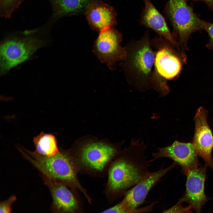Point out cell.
Here are the masks:
<instances>
[{
  "mask_svg": "<svg viewBox=\"0 0 213 213\" xmlns=\"http://www.w3.org/2000/svg\"><path fill=\"white\" fill-rule=\"evenodd\" d=\"M207 112L203 107L198 110L195 117V130L192 143L198 155L213 171V135L208 124Z\"/></svg>",
  "mask_w": 213,
  "mask_h": 213,
  "instance_id": "7c38bea8",
  "label": "cell"
},
{
  "mask_svg": "<svg viewBox=\"0 0 213 213\" xmlns=\"http://www.w3.org/2000/svg\"><path fill=\"white\" fill-rule=\"evenodd\" d=\"M194 1H202L205 2L208 6L213 9V0H192Z\"/></svg>",
  "mask_w": 213,
  "mask_h": 213,
  "instance_id": "603a6c76",
  "label": "cell"
},
{
  "mask_svg": "<svg viewBox=\"0 0 213 213\" xmlns=\"http://www.w3.org/2000/svg\"><path fill=\"white\" fill-rule=\"evenodd\" d=\"M33 142L35 147L34 152L39 155L50 157L59 151L56 137L52 134L42 132L34 138Z\"/></svg>",
  "mask_w": 213,
  "mask_h": 213,
  "instance_id": "e0dca14e",
  "label": "cell"
},
{
  "mask_svg": "<svg viewBox=\"0 0 213 213\" xmlns=\"http://www.w3.org/2000/svg\"><path fill=\"white\" fill-rule=\"evenodd\" d=\"M85 15L91 28L99 32L117 24L116 14L114 9L101 1H91L86 9Z\"/></svg>",
  "mask_w": 213,
  "mask_h": 213,
  "instance_id": "4fadbf2b",
  "label": "cell"
},
{
  "mask_svg": "<svg viewBox=\"0 0 213 213\" xmlns=\"http://www.w3.org/2000/svg\"><path fill=\"white\" fill-rule=\"evenodd\" d=\"M17 148L24 158L41 173L42 177L61 182L73 190L79 191L88 202L92 204V199L78 179V170L70 149H60L56 155L47 157L38 155L20 145Z\"/></svg>",
  "mask_w": 213,
  "mask_h": 213,
  "instance_id": "3957f363",
  "label": "cell"
},
{
  "mask_svg": "<svg viewBox=\"0 0 213 213\" xmlns=\"http://www.w3.org/2000/svg\"><path fill=\"white\" fill-rule=\"evenodd\" d=\"M52 8V18L57 20L64 16L85 10L93 0H48Z\"/></svg>",
  "mask_w": 213,
  "mask_h": 213,
  "instance_id": "2e32d148",
  "label": "cell"
},
{
  "mask_svg": "<svg viewBox=\"0 0 213 213\" xmlns=\"http://www.w3.org/2000/svg\"><path fill=\"white\" fill-rule=\"evenodd\" d=\"M204 166L188 169L184 171L187 176L186 191L181 198L188 204L191 209L196 213H201L204 205L210 198L204 192L206 166Z\"/></svg>",
  "mask_w": 213,
  "mask_h": 213,
  "instance_id": "9c48e42d",
  "label": "cell"
},
{
  "mask_svg": "<svg viewBox=\"0 0 213 213\" xmlns=\"http://www.w3.org/2000/svg\"><path fill=\"white\" fill-rule=\"evenodd\" d=\"M191 209L188 206H187L186 209L183 212V213H192Z\"/></svg>",
  "mask_w": 213,
  "mask_h": 213,
  "instance_id": "cb8c5ba5",
  "label": "cell"
},
{
  "mask_svg": "<svg viewBox=\"0 0 213 213\" xmlns=\"http://www.w3.org/2000/svg\"><path fill=\"white\" fill-rule=\"evenodd\" d=\"M45 41L34 36H14L1 42L0 48V73H7L12 68L28 60Z\"/></svg>",
  "mask_w": 213,
  "mask_h": 213,
  "instance_id": "5b68a950",
  "label": "cell"
},
{
  "mask_svg": "<svg viewBox=\"0 0 213 213\" xmlns=\"http://www.w3.org/2000/svg\"><path fill=\"white\" fill-rule=\"evenodd\" d=\"M183 202L180 199L176 205L162 213H183L187 207L183 206Z\"/></svg>",
  "mask_w": 213,
  "mask_h": 213,
  "instance_id": "44dd1931",
  "label": "cell"
},
{
  "mask_svg": "<svg viewBox=\"0 0 213 213\" xmlns=\"http://www.w3.org/2000/svg\"><path fill=\"white\" fill-rule=\"evenodd\" d=\"M176 164L173 162L171 165L164 168L163 164L158 170L149 172L137 184L125 193L124 197L121 201L125 207L130 210L137 209L143 201L151 188Z\"/></svg>",
  "mask_w": 213,
  "mask_h": 213,
  "instance_id": "30bf717a",
  "label": "cell"
},
{
  "mask_svg": "<svg viewBox=\"0 0 213 213\" xmlns=\"http://www.w3.org/2000/svg\"><path fill=\"white\" fill-rule=\"evenodd\" d=\"M122 38L121 33L112 27L100 32L95 41L93 53L111 70L115 69L117 63L126 56V48L120 45Z\"/></svg>",
  "mask_w": 213,
  "mask_h": 213,
  "instance_id": "8992f818",
  "label": "cell"
},
{
  "mask_svg": "<svg viewBox=\"0 0 213 213\" xmlns=\"http://www.w3.org/2000/svg\"><path fill=\"white\" fill-rule=\"evenodd\" d=\"M165 12L173 26V36L182 50H188L189 38L193 32L204 29V20L193 12L185 0H168Z\"/></svg>",
  "mask_w": 213,
  "mask_h": 213,
  "instance_id": "277c9868",
  "label": "cell"
},
{
  "mask_svg": "<svg viewBox=\"0 0 213 213\" xmlns=\"http://www.w3.org/2000/svg\"><path fill=\"white\" fill-rule=\"evenodd\" d=\"M181 61L185 62L186 57L182 52H177L168 47L159 49L155 55L154 65L159 75L167 79L174 78L182 69Z\"/></svg>",
  "mask_w": 213,
  "mask_h": 213,
  "instance_id": "5bb4252c",
  "label": "cell"
},
{
  "mask_svg": "<svg viewBox=\"0 0 213 213\" xmlns=\"http://www.w3.org/2000/svg\"><path fill=\"white\" fill-rule=\"evenodd\" d=\"M204 29L208 33L209 40L206 47L210 50H213V23L204 20Z\"/></svg>",
  "mask_w": 213,
  "mask_h": 213,
  "instance_id": "ffe728a7",
  "label": "cell"
},
{
  "mask_svg": "<svg viewBox=\"0 0 213 213\" xmlns=\"http://www.w3.org/2000/svg\"><path fill=\"white\" fill-rule=\"evenodd\" d=\"M145 7L140 20L144 26L153 30L180 51L179 46L171 34L164 18L149 0H143Z\"/></svg>",
  "mask_w": 213,
  "mask_h": 213,
  "instance_id": "9a60e30c",
  "label": "cell"
},
{
  "mask_svg": "<svg viewBox=\"0 0 213 213\" xmlns=\"http://www.w3.org/2000/svg\"><path fill=\"white\" fill-rule=\"evenodd\" d=\"M124 144L91 136L77 140L70 149L79 172L90 176L102 177L107 173L110 164Z\"/></svg>",
  "mask_w": 213,
  "mask_h": 213,
  "instance_id": "7a4b0ae2",
  "label": "cell"
},
{
  "mask_svg": "<svg viewBox=\"0 0 213 213\" xmlns=\"http://www.w3.org/2000/svg\"><path fill=\"white\" fill-rule=\"evenodd\" d=\"M146 208L130 210L127 209L121 201L116 205L99 213H140L146 211Z\"/></svg>",
  "mask_w": 213,
  "mask_h": 213,
  "instance_id": "ac0fdd59",
  "label": "cell"
},
{
  "mask_svg": "<svg viewBox=\"0 0 213 213\" xmlns=\"http://www.w3.org/2000/svg\"><path fill=\"white\" fill-rule=\"evenodd\" d=\"M17 199L15 195H12L8 198L1 201L0 213H12V206Z\"/></svg>",
  "mask_w": 213,
  "mask_h": 213,
  "instance_id": "d6986e66",
  "label": "cell"
},
{
  "mask_svg": "<svg viewBox=\"0 0 213 213\" xmlns=\"http://www.w3.org/2000/svg\"><path fill=\"white\" fill-rule=\"evenodd\" d=\"M156 149L157 151L152 153V159L149 161L150 163L161 158H166L180 166L183 172L198 166V154L192 143L175 141L169 146Z\"/></svg>",
  "mask_w": 213,
  "mask_h": 213,
  "instance_id": "8fae6325",
  "label": "cell"
},
{
  "mask_svg": "<svg viewBox=\"0 0 213 213\" xmlns=\"http://www.w3.org/2000/svg\"><path fill=\"white\" fill-rule=\"evenodd\" d=\"M146 145L132 140L121 150L109 167L104 193L110 203L137 184L149 172L150 163L145 152Z\"/></svg>",
  "mask_w": 213,
  "mask_h": 213,
  "instance_id": "6da1fadb",
  "label": "cell"
},
{
  "mask_svg": "<svg viewBox=\"0 0 213 213\" xmlns=\"http://www.w3.org/2000/svg\"><path fill=\"white\" fill-rule=\"evenodd\" d=\"M4 2L11 5H17L21 3L22 0H2Z\"/></svg>",
  "mask_w": 213,
  "mask_h": 213,
  "instance_id": "7402d4cb",
  "label": "cell"
},
{
  "mask_svg": "<svg viewBox=\"0 0 213 213\" xmlns=\"http://www.w3.org/2000/svg\"><path fill=\"white\" fill-rule=\"evenodd\" d=\"M42 178L51 196V213H86L83 201L77 191L61 182Z\"/></svg>",
  "mask_w": 213,
  "mask_h": 213,
  "instance_id": "52a82bcc",
  "label": "cell"
},
{
  "mask_svg": "<svg viewBox=\"0 0 213 213\" xmlns=\"http://www.w3.org/2000/svg\"><path fill=\"white\" fill-rule=\"evenodd\" d=\"M134 43L131 47L125 48L126 54L121 67L144 75H149L154 63L155 56L147 38H144Z\"/></svg>",
  "mask_w": 213,
  "mask_h": 213,
  "instance_id": "ba28073f",
  "label": "cell"
}]
</instances>
